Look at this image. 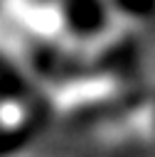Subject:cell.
I'll return each mask as SVG.
<instances>
[{
	"instance_id": "1",
	"label": "cell",
	"mask_w": 155,
	"mask_h": 157,
	"mask_svg": "<svg viewBox=\"0 0 155 157\" xmlns=\"http://www.w3.org/2000/svg\"><path fill=\"white\" fill-rule=\"evenodd\" d=\"M57 12L64 29L79 39L101 34L113 17L108 0H57Z\"/></svg>"
},
{
	"instance_id": "2",
	"label": "cell",
	"mask_w": 155,
	"mask_h": 157,
	"mask_svg": "<svg viewBox=\"0 0 155 157\" xmlns=\"http://www.w3.org/2000/svg\"><path fill=\"white\" fill-rule=\"evenodd\" d=\"M113 15H123L128 20H145L155 15V0H108Z\"/></svg>"
}]
</instances>
